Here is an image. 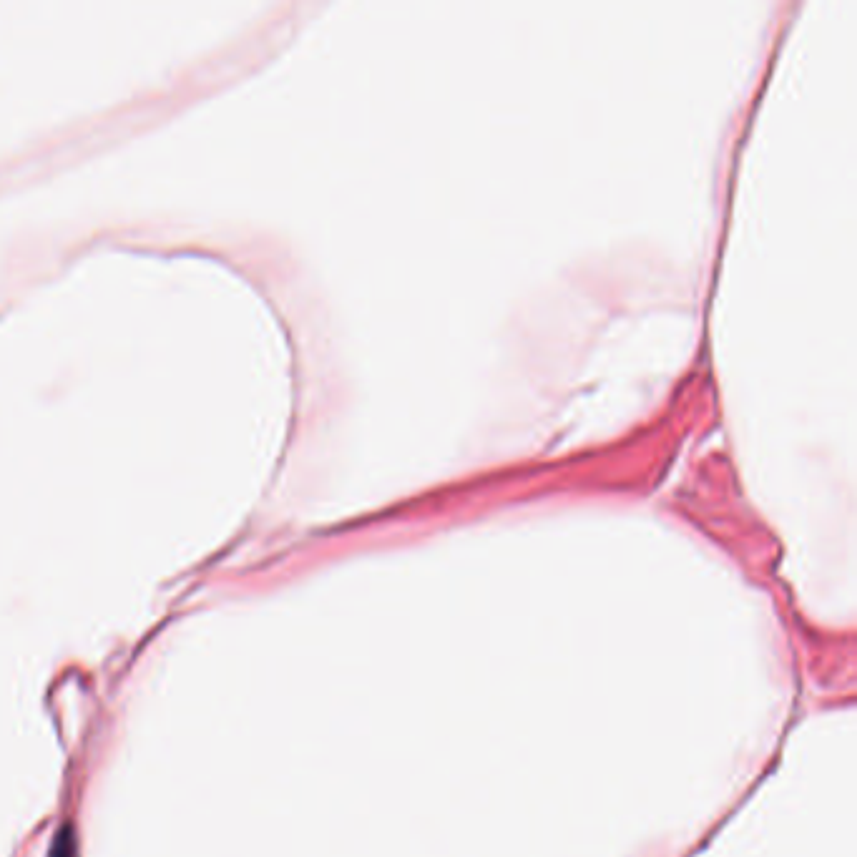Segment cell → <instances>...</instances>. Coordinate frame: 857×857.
<instances>
[{"instance_id":"1","label":"cell","mask_w":857,"mask_h":857,"mask_svg":"<svg viewBox=\"0 0 857 857\" xmlns=\"http://www.w3.org/2000/svg\"><path fill=\"white\" fill-rule=\"evenodd\" d=\"M48 857H78V842L73 825H63L56 832V840H53L51 855Z\"/></svg>"}]
</instances>
